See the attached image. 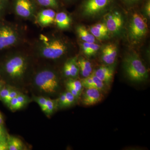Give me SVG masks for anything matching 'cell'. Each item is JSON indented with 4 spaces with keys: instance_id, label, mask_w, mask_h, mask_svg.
<instances>
[{
    "instance_id": "1",
    "label": "cell",
    "mask_w": 150,
    "mask_h": 150,
    "mask_svg": "<svg viewBox=\"0 0 150 150\" xmlns=\"http://www.w3.org/2000/svg\"><path fill=\"white\" fill-rule=\"evenodd\" d=\"M69 48V43L64 38L50 33L40 34L33 46L34 52L37 56L49 60L62 58Z\"/></svg>"
},
{
    "instance_id": "2",
    "label": "cell",
    "mask_w": 150,
    "mask_h": 150,
    "mask_svg": "<svg viewBox=\"0 0 150 150\" xmlns=\"http://www.w3.org/2000/svg\"><path fill=\"white\" fill-rule=\"evenodd\" d=\"M30 64V58L27 54L16 51L6 57L1 67V71L9 80L18 82L23 80L29 72Z\"/></svg>"
},
{
    "instance_id": "3",
    "label": "cell",
    "mask_w": 150,
    "mask_h": 150,
    "mask_svg": "<svg viewBox=\"0 0 150 150\" xmlns=\"http://www.w3.org/2000/svg\"><path fill=\"white\" fill-rule=\"evenodd\" d=\"M24 40V31L17 25L8 22L0 23V51L18 46Z\"/></svg>"
},
{
    "instance_id": "4",
    "label": "cell",
    "mask_w": 150,
    "mask_h": 150,
    "mask_svg": "<svg viewBox=\"0 0 150 150\" xmlns=\"http://www.w3.org/2000/svg\"><path fill=\"white\" fill-rule=\"evenodd\" d=\"M33 82L40 92L47 94H54L59 88L58 74L54 70L48 67L37 71L34 75Z\"/></svg>"
},
{
    "instance_id": "5",
    "label": "cell",
    "mask_w": 150,
    "mask_h": 150,
    "mask_svg": "<svg viewBox=\"0 0 150 150\" xmlns=\"http://www.w3.org/2000/svg\"><path fill=\"white\" fill-rule=\"evenodd\" d=\"M123 67L127 76L132 81L142 82L148 79V70L136 53H130L125 56Z\"/></svg>"
},
{
    "instance_id": "6",
    "label": "cell",
    "mask_w": 150,
    "mask_h": 150,
    "mask_svg": "<svg viewBox=\"0 0 150 150\" xmlns=\"http://www.w3.org/2000/svg\"><path fill=\"white\" fill-rule=\"evenodd\" d=\"M38 6L35 0L12 1V7L14 13L23 19L35 20Z\"/></svg>"
},
{
    "instance_id": "7",
    "label": "cell",
    "mask_w": 150,
    "mask_h": 150,
    "mask_svg": "<svg viewBox=\"0 0 150 150\" xmlns=\"http://www.w3.org/2000/svg\"><path fill=\"white\" fill-rule=\"evenodd\" d=\"M113 0H83L81 6L83 16L93 17L102 13L112 4Z\"/></svg>"
},
{
    "instance_id": "8",
    "label": "cell",
    "mask_w": 150,
    "mask_h": 150,
    "mask_svg": "<svg viewBox=\"0 0 150 150\" xmlns=\"http://www.w3.org/2000/svg\"><path fill=\"white\" fill-rule=\"evenodd\" d=\"M147 32V25L143 17L139 14L134 13L129 25L130 38L134 42H137L144 37Z\"/></svg>"
},
{
    "instance_id": "9",
    "label": "cell",
    "mask_w": 150,
    "mask_h": 150,
    "mask_svg": "<svg viewBox=\"0 0 150 150\" xmlns=\"http://www.w3.org/2000/svg\"><path fill=\"white\" fill-rule=\"evenodd\" d=\"M105 24L108 31L115 33L119 32L123 25V20L121 13L118 11L109 13L105 18Z\"/></svg>"
},
{
    "instance_id": "10",
    "label": "cell",
    "mask_w": 150,
    "mask_h": 150,
    "mask_svg": "<svg viewBox=\"0 0 150 150\" xmlns=\"http://www.w3.org/2000/svg\"><path fill=\"white\" fill-rule=\"evenodd\" d=\"M56 13L53 9L43 8L38 11L35 21L41 27H48L54 23Z\"/></svg>"
},
{
    "instance_id": "11",
    "label": "cell",
    "mask_w": 150,
    "mask_h": 150,
    "mask_svg": "<svg viewBox=\"0 0 150 150\" xmlns=\"http://www.w3.org/2000/svg\"><path fill=\"white\" fill-rule=\"evenodd\" d=\"M115 67L114 64L99 67L93 72V74L102 81L105 85L110 86L113 79Z\"/></svg>"
},
{
    "instance_id": "12",
    "label": "cell",
    "mask_w": 150,
    "mask_h": 150,
    "mask_svg": "<svg viewBox=\"0 0 150 150\" xmlns=\"http://www.w3.org/2000/svg\"><path fill=\"white\" fill-rule=\"evenodd\" d=\"M86 88L82 98V102L84 105H93L102 100L103 98L102 91L94 88Z\"/></svg>"
},
{
    "instance_id": "13",
    "label": "cell",
    "mask_w": 150,
    "mask_h": 150,
    "mask_svg": "<svg viewBox=\"0 0 150 150\" xmlns=\"http://www.w3.org/2000/svg\"><path fill=\"white\" fill-rule=\"evenodd\" d=\"M117 48L112 43L106 45L103 48L102 58L103 62L107 65L114 64L117 56Z\"/></svg>"
},
{
    "instance_id": "14",
    "label": "cell",
    "mask_w": 150,
    "mask_h": 150,
    "mask_svg": "<svg viewBox=\"0 0 150 150\" xmlns=\"http://www.w3.org/2000/svg\"><path fill=\"white\" fill-rule=\"evenodd\" d=\"M71 18L67 13L61 11L56 13L54 23L59 29H68L71 26Z\"/></svg>"
},
{
    "instance_id": "15",
    "label": "cell",
    "mask_w": 150,
    "mask_h": 150,
    "mask_svg": "<svg viewBox=\"0 0 150 150\" xmlns=\"http://www.w3.org/2000/svg\"><path fill=\"white\" fill-rule=\"evenodd\" d=\"M90 32L96 38L102 39L107 36L108 30L105 23H98L90 27Z\"/></svg>"
},
{
    "instance_id": "16",
    "label": "cell",
    "mask_w": 150,
    "mask_h": 150,
    "mask_svg": "<svg viewBox=\"0 0 150 150\" xmlns=\"http://www.w3.org/2000/svg\"><path fill=\"white\" fill-rule=\"evenodd\" d=\"M77 63L79 68V72L83 78L87 77L92 74V67L88 60L81 57L77 59Z\"/></svg>"
},
{
    "instance_id": "17",
    "label": "cell",
    "mask_w": 150,
    "mask_h": 150,
    "mask_svg": "<svg viewBox=\"0 0 150 150\" xmlns=\"http://www.w3.org/2000/svg\"><path fill=\"white\" fill-rule=\"evenodd\" d=\"M76 31L79 38L83 42L93 43L96 42V38L83 25H79Z\"/></svg>"
},
{
    "instance_id": "18",
    "label": "cell",
    "mask_w": 150,
    "mask_h": 150,
    "mask_svg": "<svg viewBox=\"0 0 150 150\" xmlns=\"http://www.w3.org/2000/svg\"><path fill=\"white\" fill-rule=\"evenodd\" d=\"M81 46L84 54L88 56H92L96 54L100 48V46L95 43L83 42L81 44Z\"/></svg>"
},
{
    "instance_id": "19",
    "label": "cell",
    "mask_w": 150,
    "mask_h": 150,
    "mask_svg": "<svg viewBox=\"0 0 150 150\" xmlns=\"http://www.w3.org/2000/svg\"><path fill=\"white\" fill-rule=\"evenodd\" d=\"M8 150L24 149V145L21 140L17 137L8 135L7 137Z\"/></svg>"
},
{
    "instance_id": "20",
    "label": "cell",
    "mask_w": 150,
    "mask_h": 150,
    "mask_svg": "<svg viewBox=\"0 0 150 150\" xmlns=\"http://www.w3.org/2000/svg\"><path fill=\"white\" fill-rule=\"evenodd\" d=\"M38 6L44 8L56 10L59 8V0H35Z\"/></svg>"
},
{
    "instance_id": "21",
    "label": "cell",
    "mask_w": 150,
    "mask_h": 150,
    "mask_svg": "<svg viewBox=\"0 0 150 150\" xmlns=\"http://www.w3.org/2000/svg\"><path fill=\"white\" fill-rule=\"evenodd\" d=\"M67 62L69 67L71 77H76L79 72V68L77 63V58L76 57H74L69 59Z\"/></svg>"
},
{
    "instance_id": "22",
    "label": "cell",
    "mask_w": 150,
    "mask_h": 150,
    "mask_svg": "<svg viewBox=\"0 0 150 150\" xmlns=\"http://www.w3.org/2000/svg\"><path fill=\"white\" fill-rule=\"evenodd\" d=\"M58 101L47 98L46 103V110L45 113L47 115H50L54 112L56 108Z\"/></svg>"
},
{
    "instance_id": "23",
    "label": "cell",
    "mask_w": 150,
    "mask_h": 150,
    "mask_svg": "<svg viewBox=\"0 0 150 150\" xmlns=\"http://www.w3.org/2000/svg\"><path fill=\"white\" fill-rule=\"evenodd\" d=\"M67 86H70L76 89L77 91L79 92L80 93H81L82 91L83 86L82 83L81 81L74 79H70L67 81Z\"/></svg>"
},
{
    "instance_id": "24",
    "label": "cell",
    "mask_w": 150,
    "mask_h": 150,
    "mask_svg": "<svg viewBox=\"0 0 150 150\" xmlns=\"http://www.w3.org/2000/svg\"><path fill=\"white\" fill-rule=\"evenodd\" d=\"M91 76L93 80V85L92 88L98 89L102 91L104 90L105 89V84L102 81L98 79L93 74V72L91 74Z\"/></svg>"
},
{
    "instance_id": "25",
    "label": "cell",
    "mask_w": 150,
    "mask_h": 150,
    "mask_svg": "<svg viewBox=\"0 0 150 150\" xmlns=\"http://www.w3.org/2000/svg\"><path fill=\"white\" fill-rule=\"evenodd\" d=\"M7 105L10 109L12 110H18L23 107L21 103L19 102L17 96L11 100Z\"/></svg>"
},
{
    "instance_id": "26",
    "label": "cell",
    "mask_w": 150,
    "mask_h": 150,
    "mask_svg": "<svg viewBox=\"0 0 150 150\" xmlns=\"http://www.w3.org/2000/svg\"><path fill=\"white\" fill-rule=\"evenodd\" d=\"M34 99L39 105L42 111L45 112L46 110V103L47 98L43 96L37 97L35 98Z\"/></svg>"
},
{
    "instance_id": "27",
    "label": "cell",
    "mask_w": 150,
    "mask_h": 150,
    "mask_svg": "<svg viewBox=\"0 0 150 150\" xmlns=\"http://www.w3.org/2000/svg\"><path fill=\"white\" fill-rule=\"evenodd\" d=\"M12 89L8 86H4L0 90V99L4 102L8 96Z\"/></svg>"
},
{
    "instance_id": "28",
    "label": "cell",
    "mask_w": 150,
    "mask_h": 150,
    "mask_svg": "<svg viewBox=\"0 0 150 150\" xmlns=\"http://www.w3.org/2000/svg\"><path fill=\"white\" fill-rule=\"evenodd\" d=\"M66 96V103L65 107H68L72 105L75 102L76 98L69 91H67L65 93Z\"/></svg>"
},
{
    "instance_id": "29",
    "label": "cell",
    "mask_w": 150,
    "mask_h": 150,
    "mask_svg": "<svg viewBox=\"0 0 150 150\" xmlns=\"http://www.w3.org/2000/svg\"><path fill=\"white\" fill-rule=\"evenodd\" d=\"M20 93H21L19 92L12 89L11 90L8 96L4 100V103H5L6 104H8V103L11 100L13 99L14 98L16 97Z\"/></svg>"
},
{
    "instance_id": "30",
    "label": "cell",
    "mask_w": 150,
    "mask_h": 150,
    "mask_svg": "<svg viewBox=\"0 0 150 150\" xmlns=\"http://www.w3.org/2000/svg\"><path fill=\"white\" fill-rule=\"evenodd\" d=\"M0 150H8L7 138L5 135L0 137Z\"/></svg>"
},
{
    "instance_id": "31",
    "label": "cell",
    "mask_w": 150,
    "mask_h": 150,
    "mask_svg": "<svg viewBox=\"0 0 150 150\" xmlns=\"http://www.w3.org/2000/svg\"><path fill=\"white\" fill-rule=\"evenodd\" d=\"M10 0H0V14L6 9L9 4Z\"/></svg>"
},
{
    "instance_id": "32",
    "label": "cell",
    "mask_w": 150,
    "mask_h": 150,
    "mask_svg": "<svg viewBox=\"0 0 150 150\" xmlns=\"http://www.w3.org/2000/svg\"><path fill=\"white\" fill-rule=\"evenodd\" d=\"M17 99L18 100L19 102L21 103L23 106H24L28 102V98L27 96L22 94L21 93H20L17 96Z\"/></svg>"
},
{
    "instance_id": "33",
    "label": "cell",
    "mask_w": 150,
    "mask_h": 150,
    "mask_svg": "<svg viewBox=\"0 0 150 150\" xmlns=\"http://www.w3.org/2000/svg\"><path fill=\"white\" fill-rule=\"evenodd\" d=\"M58 103L61 107H65L66 103V96L64 93L62 94L58 99Z\"/></svg>"
},
{
    "instance_id": "34",
    "label": "cell",
    "mask_w": 150,
    "mask_h": 150,
    "mask_svg": "<svg viewBox=\"0 0 150 150\" xmlns=\"http://www.w3.org/2000/svg\"><path fill=\"white\" fill-rule=\"evenodd\" d=\"M67 87L68 91H69L76 98H78L80 96L81 93L77 91L74 88H73L72 87L70 86H67Z\"/></svg>"
},
{
    "instance_id": "35",
    "label": "cell",
    "mask_w": 150,
    "mask_h": 150,
    "mask_svg": "<svg viewBox=\"0 0 150 150\" xmlns=\"http://www.w3.org/2000/svg\"><path fill=\"white\" fill-rule=\"evenodd\" d=\"M63 71L65 76L67 77H71V73L70 71L69 67L67 62H66L64 65Z\"/></svg>"
},
{
    "instance_id": "36",
    "label": "cell",
    "mask_w": 150,
    "mask_h": 150,
    "mask_svg": "<svg viewBox=\"0 0 150 150\" xmlns=\"http://www.w3.org/2000/svg\"><path fill=\"white\" fill-rule=\"evenodd\" d=\"M145 11L148 17L150 18V1L147 0L145 5Z\"/></svg>"
},
{
    "instance_id": "37",
    "label": "cell",
    "mask_w": 150,
    "mask_h": 150,
    "mask_svg": "<svg viewBox=\"0 0 150 150\" xmlns=\"http://www.w3.org/2000/svg\"><path fill=\"white\" fill-rule=\"evenodd\" d=\"M123 1H124L125 3L130 4H135L139 3L141 0H123Z\"/></svg>"
},
{
    "instance_id": "38",
    "label": "cell",
    "mask_w": 150,
    "mask_h": 150,
    "mask_svg": "<svg viewBox=\"0 0 150 150\" xmlns=\"http://www.w3.org/2000/svg\"><path fill=\"white\" fill-rule=\"evenodd\" d=\"M4 123V119H3V117L2 115L0 112V125H2Z\"/></svg>"
},
{
    "instance_id": "39",
    "label": "cell",
    "mask_w": 150,
    "mask_h": 150,
    "mask_svg": "<svg viewBox=\"0 0 150 150\" xmlns=\"http://www.w3.org/2000/svg\"><path fill=\"white\" fill-rule=\"evenodd\" d=\"M4 135V132H3V131H0V137H2Z\"/></svg>"
},
{
    "instance_id": "40",
    "label": "cell",
    "mask_w": 150,
    "mask_h": 150,
    "mask_svg": "<svg viewBox=\"0 0 150 150\" xmlns=\"http://www.w3.org/2000/svg\"><path fill=\"white\" fill-rule=\"evenodd\" d=\"M64 1L67 2H71L72 1H74V0H64Z\"/></svg>"
}]
</instances>
